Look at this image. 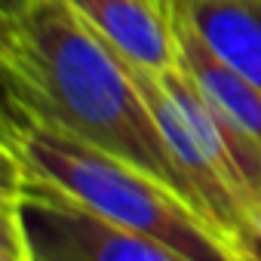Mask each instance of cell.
I'll list each match as a JSON object with an SVG mask.
<instances>
[{
  "label": "cell",
  "mask_w": 261,
  "mask_h": 261,
  "mask_svg": "<svg viewBox=\"0 0 261 261\" xmlns=\"http://www.w3.org/2000/svg\"><path fill=\"white\" fill-rule=\"evenodd\" d=\"M0 65L10 111L145 169L206 215L126 59L68 0H4Z\"/></svg>",
  "instance_id": "obj_1"
},
{
  "label": "cell",
  "mask_w": 261,
  "mask_h": 261,
  "mask_svg": "<svg viewBox=\"0 0 261 261\" xmlns=\"http://www.w3.org/2000/svg\"><path fill=\"white\" fill-rule=\"evenodd\" d=\"M7 163L4 206L13 209L34 261H191L181 252L114 224L13 160Z\"/></svg>",
  "instance_id": "obj_3"
},
{
  "label": "cell",
  "mask_w": 261,
  "mask_h": 261,
  "mask_svg": "<svg viewBox=\"0 0 261 261\" xmlns=\"http://www.w3.org/2000/svg\"><path fill=\"white\" fill-rule=\"evenodd\" d=\"M68 4L126 62L154 71L178 65L175 34L148 0H68Z\"/></svg>",
  "instance_id": "obj_4"
},
{
  "label": "cell",
  "mask_w": 261,
  "mask_h": 261,
  "mask_svg": "<svg viewBox=\"0 0 261 261\" xmlns=\"http://www.w3.org/2000/svg\"><path fill=\"white\" fill-rule=\"evenodd\" d=\"M148 4H151V0H148Z\"/></svg>",
  "instance_id": "obj_11"
},
{
  "label": "cell",
  "mask_w": 261,
  "mask_h": 261,
  "mask_svg": "<svg viewBox=\"0 0 261 261\" xmlns=\"http://www.w3.org/2000/svg\"><path fill=\"white\" fill-rule=\"evenodd\" d=\"M0 261H34L13 209L4 206V237H0Z\"/></svg>",
  "instance_id": "obj_7"
},
{
  "label": "cell",
  "mask_w": 261,
  "mask_h": 261,
  "mask_svg": "<svg viewBox=\"0 0 261 261\" xmlns=\"http://www.w3.org/2000/svg\"><path fill=\"white\" fill-rule=\"evenodd\" d=\"M178 62L194 77L200 92L240 129L252 142L261 145V86H255L249 77H243L237 68H230L191 22H178L172 28Z\"/></svg>",
  "instance_id": "obj_5"
},
{
  "label": "cell",
  "mask_w": 261,
  "mask_h": 261,
  "mask_svg": "<svg viewBox=\"0 0 261 261\" xmlns=\"http://www.w3.org/2000/svg\"><path fill=\"white\" fill-rule=\"evenodd\" d=\"M258 221H261V212H258Z\"/></svg>",
  "instance_id": "obj_10"
},
{
  "label": "cell",
  "mask_w": 261,
  "mask_h": 261,
  "mask_svg": "<svg viewBox=\"0 0 261 261\" xmlns=\"http://www.w3.org/2000/svg\"><path fill=\"white\" fill-rule=\"evenodd\" d=\"M240 249L246 252L249 261H261V221H258V218H255L252 227L240 237Z\"/></svg>",
  "instance_id": "obj_9"
},
{
  "label": "cell",
  "mask_w": 261,
  "mask_h": 261,
  "mask_svg": "<svg viewBox=\"0 0 261 261\" xmlns=\"http://www.w3.org/2000/svg\"><path fill=\"white\" fill-rule=\"evenodd\" d=\"M185 22L230 68L261 86V0H194Z\"/></svg>",
  "instance_id": "obj_6"
},
{
  "label": "cell",
  "mask_w": 261,
  "mask_h": 261,
  "mask_svg": "<svg viewBox=\"0 0 261 261\" xmlns=\"http://www.w3.org/2000/svg\"><path fill=\"white\" fill-rule=\"evenodd\" d=\"M4 160L37 172L101 218L145 233L191 261H249L237 240L160 178L10 108L4 114Z\"/></svg>",
  "instance_id": "obj_2"
},
{
  "label": "cell",
  "mask_w": 261,
  "mask_h": 261,
  "mask_svg": "<svg viewBox=\"0 0 261 261\" xmlns=\"http://www.w3.org/2000/svg\"><path fill=\"white\" fill-rule=\"evenodd\" d=\"M191 4H194V0H151V7L163 16V22H166L169 28H175L178 22H185V19H188Z\"/></svg>",
  "instance_id": "obj_8"
}]
</instances>
